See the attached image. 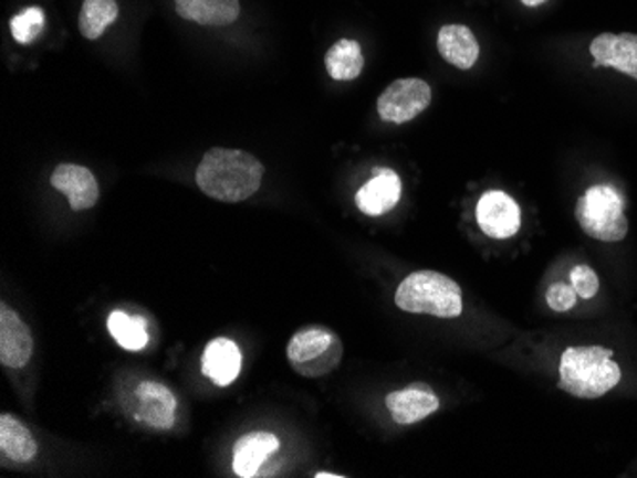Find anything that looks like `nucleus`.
I'll list each match as a JSON object with an SVG mask.
<instances>
[{
    "instance_id": "f257e3e1",
    "label": "nucleus",
    "mask_w": 637,
    "mask_h": 478,
    "mask_svg": "<svg viewBox=\"0 0 637 478\" xmlns=\"http://www.w3.org/2000/svg\"><path fill=\"white\" fill-rule=\"evenodd\" d=\"M262 178V162L254 155L223 147L207 151L195 172L202 193L222 202L247 201L260 189Z\"/></svg>"
},
{
    "instance_id": "f03ea898",
    "label": "nucleus",
    "mask_w": 637,
    "mask_h": 478,
    "mask_svg": "<svg viewBox=\"0 0 637 478\" xmlns=\"http://www.w3.org/2000/svg\"><path fill=\"white\" fill-rule=\"evenodd\" d=\"M623 378L607 347H567L560 361V389L576 399H599Z\"/></svg>"
},
{
    "instance_id": "7ed1b4c3",
    "label": "nucleus",
    "mask_w": 637,
    "mask_h": 478,
    "mask_svg": "<svg viewBox=\"0 0 637 478\" xmlns=\"http://www.w3.org/2000/svg\"><path fill=\"white\" fill-rule=\"evenodd\" d=\"M395 306L401 311L434 315L439 319H457L464 309L460 286L437 270H416L403 278L395 291Z\"/></svg>"
},
{
    "instance_id": "20e7f679",
    "label": "nucleus",
    "mask_w": 637,
    "mask_h": 478,
    "mask_svg": "<svg viewBox=\"0 0 637 478\" xmlns=\"http://www.w3.org/2000/svg\"><path fill=\"white\" fill-rule=\"evenodd\" d=\"M576 222L602 243H620L628 235L623 194L613 185H594L576 201Z\"/></svg>"
},
{
    "instance_id": "39448f33",
    "label": "nucleus",
    "mask_w": 637,
    "mask_h": 478,
    "mask_svg": "<svg viewBox=\"0 0 637 478\" xmlns=\"http://www.w3.org/2000/svg\"><path fill=\"white\" fill-rule=\"evenodd\" d=\"M344 354L338 336L325 326H305L292 336L286 359L294 372L304 378H323L336 370Z\"/></svg>"
},
{
    "instance_id": "423d86ee",
    "label": "nucleus",
    "mask_w": 637,
    "mask_h": 478,
    "mask_svg": "<svg viewBox=\"0 0 637 478\" xmlns=\"http://www.w3.org/2000/svg\"><path fill=\"white\" fill-rule=\"evenodd\" d=\"M431 104L430 84L422 78H399L389 84L376 102V109L382 120L391 125H405Z\"/></svg>"
},
{
    "instance_id": "0eeeda50",
    "label": "nucleus",
    "mask_w": 637,
    "mask_h": 478,
    "mask_svg": "<svg viewBox=\"0 0 637 478\" xmlns=\"http://www.w3.org/2000/svg\"><path fill=\"white\" fill-rule=\"evenodd\" d=\"M479 227L491 238H510L521 227L520 204L499 189L487 191L476 210Z\"/></svg>"
},
{
    "instance_id": "6e6552de",
    "label": "nucleus",
    "mask_w": 637,
    "mask_h": 478,
    "mask_svg": "<svg viewBox=\"0 0 637 478\" xmlns=\"http://www.w3.org/2000/svg\"><path fill=\"white\" fill-rule=\"evenodd\" d=\"M386 406L395 423L413 425L436 414L441 402L434 389L426 383H410L409 387L399 389L386 396Z\"/></svg>"
},
{
    "instance_id": "1a4fd4ad",
    "label": "nucleus",
    "mask_w": 637,
    "mask_h": 478,
    "mask_svg": "<svg viewBox=\"0 0 637 478\" xmlns=\"http://www.w3.org/2000/svg\"><path fill=\"white\" fill-rule=\"evenodd\" d=\"M33 354V338L20 315L8 306L0 307V362L8 368L28 367Z\"/></svg>"
},
{
    "instance_id": "9d476101",
    "label": "nucleus",
    "mask_w": 637,
    "mask_h": 478,
    "mask_svg": "<svg viewBox=\"0 0 637 478\" xmlns=\"http://www.w3.org/2000/svg\"><path fill=\"white\" fill-rule=\"evenodd\" d=\"M139 422L147 423L153 429L168 431L176 423L178 401L173 391L159 382H142L136 387Z\"/></svg>"
},
{
    "instance_id": "9b49d317",
    "label": "nucleus",
    "mask_w": 637,
    "mask_h": 478,
    "mask_svg": "<svg viewBox=\"0 0 637 478\" xmlns=\"http://www.w3.org/2000/svg\"><path fill=\"white\" fill-rule=\"evenodd\" d=\"M589 54L596 67H615L637 81V35L634 33H603L589 44Z\"/></svg>"
},
{
    "instance_id": "f8f14e48",
    "label": "nucleus",
    "mask_w": 637,
    "mask_h": 478,
    "mask_svg": "<svg viewBox=\"0 0 637 478\" xmlns=\"http://www.w3.org/2000/svg\"><path fill=\"white\" fill-rule=\"evenodd\" d=\"M52 188L67 196L75 212L91 210L100 199V185L88 168L79 164H60L50 178Z\"/></svg>"
},
{
    "instance_id": "ddd939ff",
    "label": "nucleus",
    "mask_w": 637,
    "mask_h": 478,
    "mask_svg": "<svg viewBox=\"0 0 637 478\" xmlns=\"http://www.w3.org/2000/svg\"><path fill=\"white\" fill-rule=\"evenodd\" d=\"M401 199V180L389 168H376L373 180L355 194V204L363 214L376 217L397 206Z\"/></svg>"
},
{
    "instance_id": "4468645a",
    "label": "nucleus",
    "mask_w": 637,
    "mask_h": 478,
    "mask_svg": "<svg viewBox=\"0 0 637 478\" xmlns=\"http://www.w3.org/2000/svg\"><path fill=\"white\" fill-rule=\"evenodd\" d=\"M243 368V354L236 341L216 338L208 343L202 353V374L220 387L236 382Z\"/></svg>"
},
{
    "instance_id": "2eb2a0df",
    "label": "nucleus",
    "mask_w": 637,
    "mask_h": 478,
    "mask_svg": "<svg viewBox=\"0 0 637 478\" xmlns=\"http://www.w3.org/2000/svg\"><path fill=\"white\" fill-rule=\"evenodd\" d=\"M278 450L279 440L275 435L265 431L249 433L239 438L233 448V471L241 478L257 477L263 461Z\"/></svg>"
},
{
    "instance_id": "dca6fc26",
    "label": "nucleus",
    "mask_w": 637,
    "mask_h": 478,
    "mask_svg": "<svg viewBox=\"0 0 637 478\" xmlns=\"http://www.w3.org/2000/svg\"><path fill=\"white\" fill-rule=\"evenodd\" d=\"M437 49L445 62L458 70H471L479 57V42L466 25H445L437 35Z\"/></svg>"
},
{
    "instance_id": "f3484780",
    "label": "nucleus",
    "mask_w": 637,
    "mask_h": 478,
    "mask_svg": "<svg viewBox=\"0 0 637 478\" xmlns=\"http://www.w3.org/2000/svg\"><path fill=\"white\" fill-rule=\"evenodd\" d=\"M174 2L180 18L210 28L229 25L241 14L239 0H174Z\"/></svg>"
},
{
    "instance_id": "a211bd4d",
    "label": "nucleus",
    "mask_w": 637,
    "mask_h": 478,
    "mask_svg": "<svg viewBox=\"0 0 637 478\" xmlns=\"http://www.w3.org/2000/svg\"><path fill=\"white\" fill-rule=\"evenodd\" d=\"M0 450L4 458L25 464L35 458L39 446L31 431L28 429V425H23L18 417L2 414L0 416Z\"/></svg>"
},
{
    "instance_id": "6ab92c4d",
    "label": "nucleus",
    "mask_w": 637,
    "mask_h": 478,
    "mask_svg": "<svg viewBox=\"0 0 637 478\" xmlns=\"http://www.w3.org/2000/svg\"><path fill=\"white\" fill-rule=\"evenodd\" d=\"M326 73L334 81H354L359 77L365 67L363 50L357 41L342 39L333 44L325 56Z\"/></svg>"
},
{
    "instance_id": "aec40b11",
    "label": "nucleus",
    "mask_w": 637,
    "mask_h": 478,
    "mask_svg": "<svg viewBox=\"0 0 637 478\" xmlns=\"http://www.w3.org/2000/svg\"><path fill=\"white\" fill-rule=\"evenodd\" d=\"M117 18L118 4L115 0H84L79 14L81 35L88 41H96Z\"/></svg>"
},
{
    "instance_id": "412c9836",
    "label": "nucleus",
    "mask_w": 637,
    "mask_h": 478,
    "mask_svg": "<svg viewBox=\"0 0 637 478\" xmlns=\"http://www.w3.org/2000/svg\"><path fill=\"white\" fill-rule=\"evenodd\" d=\"M107 330L113 340L126 351H142L149 341L146 322L139 317H130L125 311H113L107 319Z\"/></svg>"
},
{
    "instance_id": "4be33fe9",
    "label": "nucleus",
    "mask_w": 637,
    "mask_h": 478,
    "mask_svg": "<svg viewBox=\"0 0 637 478\" xmlns=\"http://www.w3.org/2000/svg\"><path fill=\"white\" fill-rule=\"evenodd\" d=\"M44 29V10L39 7H29L10 20L12 36L20 44H31L39 39Z\"/></svg>"
},
{
    "instance_id": "5701e85b",
    "label": "nucleus",
    "mask_w": 637,
    "mask_h": 478,
    "mask_svg": "<svg viewBox=\"0 0 637 478\" xmlns=\"http://www.w3.org/2000/svg\"><path fill=\"white\" fill-rule=\"evenodd\" d=\"M571 285L578 294V298L592 299L599 290V278H597L596 270L588 265H576L571 273Z\"/></svg>"
},
{
    "instance_id": "b1692460",
    "label": "nucleus",
    "mask_w": 637,
    "mask_h": 478,
    "mask_svg": "<svg viewBox=\"0 0 637 478\" xmlns=\"http://www.w3.org/2000/svg\"><path fill=\"white\" fill-rule=\"evenodd\" d=\"M576 294L573 285H563V283H554L546 290V301L550 309L557 312L571 311L576 306Z\"/></svg>"
},
{
    "instance_id": "393cba45",
    "label": "nucleus",
    "mask_w": 637,
    "mask_h": 478,
    "mask_svg": "<svg viewBox=\"0 0 637 478\" xmlns=\"http://www.w3.org/2000/svg\"><path fill=\"white\" fill-rule=\"evenodd\" d=\"M521 2H523L525 7L534 8V7H541V4H544L546 0H521Z\"/></svg>"
},
{
    "instance_id": "a878e982",
    "label": "nucleus",
    "mask_w": 637,
    "mask_h": 478,
    "mask_svg": "<svg viewBox=\"0 0 637 478\" xmlns=\"http://www.w3.org/2000/svg\"><path fill=\"white\" fill-rule=\"evenodd\" d=\"M344 475H334V472H315V478H342Z\"/></svg>"
}]
</instances>
